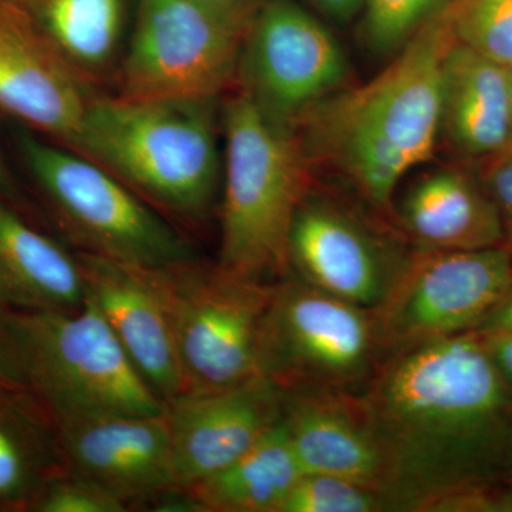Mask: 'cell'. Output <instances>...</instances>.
Instances as JSON below:
<instances>
[{
	"label": "cell",
	"mask_w": 512,
	"mask_h": 512,
	"mask_svg": "<svg viewBox=\"0 0 512 512\" xmlns=\"http://www.w3.org/2000/svg\"><path fill=\"white\" fill-rule=\"evenodd\" d=\"M244 30L202 0H140L120 96L211 99L237 82Z\"/></svg>",
	"instance_id": "11"
},
{
	"label": "cell",
	"mask_w": 512,
	"mask_h": 512,
	"mask_svg": "<svg viewBox=\"0 0 512 512\" xmlns=\"http://www.w3.org/2000/svg\"><path fill=\"white\" fill-rule=\"evenodd\" d=\"M130 505L89 477L69 468L43 485L30 504L32 512H126Z\"/></svg>",
	"instance_id": "27"
},
{
	"label": "cell",
	"mask_w": 512,
	"mask_h": 512,
	"mask_svg": "<svg viewBox=\"0 0 512 512\" xmlns=\"http://www.w3.org/2000/svg\"><path fill=\"white\" fill-rule=\"evenodd\" d=\"M147 272L170 320L183 394L215 392L258 376L259 332L275 282L197 258Z\"/></svg>",
	"instance_id": "7"
},
{
	"label": "cell",
	"mask_w": 512,
	"mask_h": 512,
	"mask_svg": "<svg viewBox=\"0 0 512 512\" xmlns=\"http://www.w3.org/2000/svg\"><path fill=\"white\" fill-rule=\"evenodd\" d=\"M474 332L512 333V289Z\"/></svg>",
	"instance_id": "33"
},
{
	"label": "cell",
	"mask_w": 512,
	"mask_h": 512,
	"mask_svg": "<svg viewBox=\"0 0 512 512\" xmlns=\"http://www.w3.org/2000/svg\"><path fill=\"white\" fill-rule=\"evenodd\" d=\"M512 289L505 245L477 251L410 247L372 311L383 360L474 332Z\"/></svg>",
	"instance_id": "9"
},
{
	"label": "cell",
	"mask_w": 512,
	"mask_h": 512,
	"mask_svg": "<svg viewBox=\"0 0 512 512\" xmlns=\"http://www.w3.org/2000/svg\"><path fill=\"white\" fill-rule=\"evenodd\" d=\"M323 18L338 25L352 22L362 12L363 0H305Z\"/></svg>",
	"instance_id": "31"
},
{
	"label": "cell",
	"mask_w": 512,
	"mask_h": 512,
	"mask_svg": "<svg viewBox=\"0 0 512 512\" xmlns=\"http://www.w3.org/2000/svg\"><path fill=\"white\" fill-rule=\"evenodd\" d=\"M0 345L12 382L55 424L165 410L89 295L73 311L0 309Z\"/></svg>",
	"instance_id": "4"
},
{
	"label": "cell",
	"mask_w": 512,
	"mask_h": 512,
	"mask_svg": "<svg viewBox=\"0 0 512 512\" xmlns=\"http://www.w3.org/2000/svg\"><path fill=\"white\" fill-rule=\"evenodd\" d=\"M18 144L26 170L76 252L141 268L197 258L180 232L96 161L35 134H20Z\"/></svg>",
	"instance_id": "6"
},
{
	"label": "cell",
	"mask_w": 512,
	"mask_h": 512,
	"mask_svg": "<svg viewBox=\"0 0 512 512\" xmlns=\"http://www.w3.org/2000/svg\"><path fill=\"white\" fill-rule=\"evenodd\" d=\"M84 284L121 348L165 404L184 393L170 320L147 268L76 252Z\"/></svg>",
	"instance_id": "16"
},
{
	"label": "cell",
	"mask_w": 512,
	"mask_h": 512,
	"mask_svg": "<svg viewBox=\"0 0 512 512\" xmlns=\"http://www.w3.org/2000/svg\"><path fill=\"white\" fill-rule=\"evenodd\" d=\"M510 77H511V109H512V67L510 69Z\"/></svg>",
	"instance_id": "36"
},
{
	"label": "cell",
	"mask_w": 512,
	"mask_h": 512,
	"mask_svg": "<svg viewBox=\"0 0 512 512\" xmlns=\"http://www.w3.org/2000/svg\"><path fill=\"white\" fill-rule=\"evenodd\" d=\"M476 333V332H474ZM512 393V333H477Z\"/></svg>",
	"instance_id": "30"
},
{
	"label": "cell",
	"mask_w": 512,
	"mask_h": 512,
	"mask_svg": "<svg viewBox=\"0 0 512 512\" xmlns=\"http://www.w3.org/2000/svg\"><path fill=\"white\" fill-rule=\"evenodd\" d=\"M348 56L328 26L295 0H261L242 36L237 83L289 131L349 86Z\"/></svg>",
	"instance_id": "10"
},
{
	"label": "cell",
	"mask_w": 512,
	"mask_h": 512,
	"mask_svg": "<svg viewBox=\"0 0 512 512\" xmlns=\"http://www.w3.org/2000/svg\"><path fill=\"white\" fill-rule=\"evenodd\" d=\"M55 421L22 389H0V510L29 511L50 477L64 470Z\"/></svg>",
	"instance_id": "21"
},
{
	"label": "cell",
	"mask_w": 512,
	"mask_h": 512,
	"mask_svg": "<svg viewBox=\"0 0 512 512\" xmlns=\"http://www.w3.org/2000/svg\"><path fill=\"white\" fill-rule=\"evenodd\" d=\"M284 402L285 390L258 375L165 404L175 487L190 488L247 453L282 420Z\"/></svg>",
	"instance_id": "13"
},
{
	"label": "cell",
	"mask_w": 512,
	"mask_h": 512,
	"mask_svg": "<svg viewBox=\"0 0 512 512\" xmlns=\"http://www.w3.org/2000/svg\"><path fill=\"white\" fill-rule=\"evenodd\" d=\"M93 96L15 0H0V110L70 147Z\"/></svg>",
	"instance_id": "15"
},
{
	"label": "cell",
	"mask_w": 512,
	"mask_h": 512,
	"mask_svg": "<svg viewBox=\"0 0 512 512\" xmlns=\"http://www.w3.org/2000/svg\"><path fill=\"white\" fill-rule=\"evenodd\" d=\"M0 195L9 201L15 200L16 195V188L13 185L12 178H10L5 161H3L2 153H0Z\"/></svg>",
	"instance_id": "34"
},
{
	"label": "cell",
	"mask_w": 512,
	"mask_h": 512,
	"mask_svg": "<svg viewBox=\"0 0 512 512\" xmlns=\"http://www.w3.org/2000/svg\"><path fill=\"white\" fill-rule=\"evenodd\" d=\"M64 466L130 507L175 487L167 412L111 414L56 424Z\"/></svg>",
	"instance_id": "14"
},
{
	"label": "cell",
	"mask_w": 512,
	"mask_h": 512,
	"mask_svg": "<svg viewBox=\"0 0 512 512\" xmlns=\"http://www.w3.org/2000/svg\"><path fill=\"white\" fill-rule=\"evenodd\" d=\"M284 426L305 473L332 474L389 498V468L360 392H285Z\"/></svg>",
	"instance_id": "17"
},
{
	"label": "cell",
	"mask_w": 512,
	"mask_h": 512,
	"mask_svg": "<svg viewBox=\"0 0 512 512\" xmlns=\"http://www.w3.org/2000/svg\"><path fill=\"white\" fill-rule=\"evenodd\" d=\"M279 512H393L380 491L332 474L303 473Z\"/></svg>",
	"instance_id": "26"
},
{
	"label": "cell",
	"mask_w": 512,
	"mask_h": 512,
	"mask_svg": "<svg viewBox=\"0 0 512 512\" xmlns=\"http://www.w3.org/2000/svg\"><path fill=\"white\" fill-rule=\"evenodd\" d=\"M382 362L370 309L292 275L275 282L259 332L258 375L285 392H362Z\"/></svg>",
	"instance_id": "8"
},
{
	"label": "cell",
	"mask_w": 512,
	"mask_h": 512,
	"mask_svg": "<svg viewBox=\"0 0 512 512\" xmlns=\"http://www.w3.org/2000/svg\"><path fill=\"white\" fill-rule=\"evenodd\" d=\"M440 141L483 163L512 146L510 69L457 39L443 63Z\"/></svg>",
	"instance_id": "19"
},
{
	"label": "cell",
	"mask_w": 512,
	"mask_h": 512,
	"mask_svg": "<svg viewBox=\"0 0 512 512\" xmlns=\"http://www.w3.org/2000/svg\"><path fill=\"white\" fill-rule=\"evenodd\" d=\"M484 163L480 180L497 205L504 229V245L512 254V147Z\"/></svg>",
	"instance_id": "28"
},
{
	"label": "cell",
	"mask_w": 512,
	"mask_h": 512,
	"mask_svg": "<svg viewBox=\"0 0 512 512\" xmlns=\"http://www.w3.org/2000/svg\"><path fill=\"white\" fill-rule=\"evenodd\" d=\"M495 484L448 495L431 505L429 512H512V491L500 490Z\"/></svg>",
	"instance_id": "29"
},
{
	"label": "cell",
	"mask_w": 512,
	"mask_h": 512,
	"mask_svg": "<svg viewBox=\"0 0 512 512\" xmlns=\"http://www.w3.org/2000/svg\"><path fill=\"white\" fill-rule=\"evenodd\" d=\"M448 8L375 79L322 101L296 131L311 165L335 170L387 218L404 175L429 161L439 144L443 63L456 40Z\"/></svg>",
	"instance_id": "2"
},
{
	"label": "cell",
	"mask_w": 512,
	"mask_h": 512,
	"mask_svg": "<svg viewBox=\"0 0 512 512\" xmlns=\"http://www.w3.org/2000/svg\"><path fill=\"white\" fill-rule=\"evenodd\" d=\"M303 473L281 420L247 453L188 490L204 512H279Z\"/></svg>",
	"instance_id": "23"
},
{
	"label": "cell",
	"mask_w": 512,
	"mask_h": 512,
	"mask_svg": "<svg viewBox=\"0 0 512 512\" xmlns=\"http://www.w3.org/2000/svg\"><path fill=\"white\" fill-rule=\"evenodd\" d=\"M453 0H363L362 37L379 56L396 55Z\"/></svg>",
	"instance_id": "24"
},
{
	"label": "cell",
	"mask_w": 512,
	"mask_h": 512,
	"mask_svg": "<svg viewBox=\"0 0 512 512\" xmlns=\"http://www.w3.org/2000/svg\"><path fill=\"white\" fill-rule=\"evenodd\" d=\"M410 244L348 202L313 188L293 217L289 275L336 298L373 309L389 291Z\"/></svg>",
	"instance_id": "12"
},
{
	"label": "cell",
	"mask_w": 512,
	"mask_h": 512,
	"mask_svg": "<svg viewBox=\"0 0 512 512\" xmlns=\"http://www.w3.org/2000/svg\"><path fill=\"white\" fill-rule=\"evenodd\" d=\"M360 394L386 457L393 512H429L511 473L512 393L477 333L383 360Z\"/></svg>",
	"instance_id": "1"
},
{
	"label": "cell",
	"mask_w": 512,
	"mask_h": 512,
	"mask_svg": "<svg viewBox=\"0 0 512 512\" xmlns=\"http://www.w3.org/2000/svg\"><path fill=\"white\" fill-rule=\"evenodd\" d=\"M50 49L87 84L111 69L123 37L124 0H15Z\"/></svg>",
	"instance_id": "22"
},
{
	"label": "cell",
	"mask_w": 512,
	"mask_h": 512,
	"mask_svg": "<svg viewBox=\"0 0 512 512\" xmlns=\"http://www.w3.org/2000/svg\"><path fill=\"white\" fill-rule=\"evenodd\" d=\"M86 296L76 252L37 231L0 195V309L73 311Z\"/></svg>",
	"instance_id": "20"
},
{
	"label": "cell",
	"mask_w": 512,
	"mask_h": 512,
	"mask_svg": "<svg viewBox=\"0 0 512 512\" xmlns=\"http://www.w3.org/2000/svg\"><path fill=\"white\" fill-rule=\"evenodd\" d=\"M218 97L140 100L93 96L73 150L148 204L201 217L220 185Z\"/></svg>",
	"instance_id": "3"
},
{
	"label": "cell",
	"mask_w": 512,
	"mask_h": 512,
	"mask_svg": "<svg viewBox=\"0 0 512 512\" xmlns=\"http://www.w3.org/2000/svg\"><path fill=\"white\" fill-rule=\"evenodd\" d=\"M451 28L458 42L512 67V0H453Z\"/></svg>",
	"instance_id": "25"
},
{
	"label": "cell",
	"mask_w": 512,
	"mask_h": 512,
	"mask_svg": "<svg viewBox=\"0 0 512 512\" xmlns=\"http://www.w3.org/2000/svg\"><path fill=\"white\" fill-rule=\"evenodd\" d=\"M225 134L221 248L217 265L261 282L289 275L293 217L312 188L301 138L266 119L238 90L222 107Z\"/></svg>",
	"instance_id": "5"
},
{
	"label": "cell",
	"mask_w": 512,
	"mask_h": 512,
	"mask_svg": "<svg viewBox=\"0 0 512 512\" xmlns=\"http://www.w3.org/2000/svg\"><path fill=\"white\" fill-rule=\"evenodd\" d=\"M202 2L207 3L208 6L217 10L224 18L231 20L234 25L245 32L249 20H251L261 0H202Z\"/></svg>",
	"instance_id": "32"
},
{
	"label": "cell",
	"mask_w": 512,
	"mask_h": 512,
	"mask_svg": "<svg viewBox=\"0 0 512 512\" xmlns=\"http://www.w3.org/2000/svg\"><path fill=\"white\" fill-rule=\"evenodd\" d=\"M0 389H19L10 379L5 357H3L2 345H0Z\"/></svg>",
	"instance_id": "35"
},
{
	"label": "cell",
	"mask_w": 512,
	"mask_h": 512,
	"mask_svg": "<svg viewBox=\"0 0 512 512\" xmlns=\"http://www.w3.org/2000/svg\"><path fill=\"white\" fill-rule=\"evenodd\" d=\"M394 227L410 247L434 251H477L504 245L500 212L467 171L434 168L404 191L393 207Z\"/></svg>",
	"instance_id": "18"
}]
</instances>
